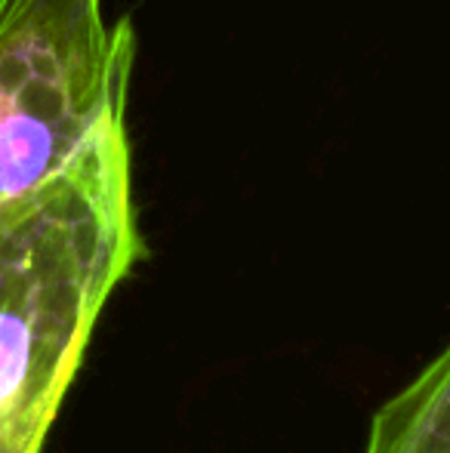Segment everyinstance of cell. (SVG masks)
<instances>
[{
    "label": "cell",
    "instance_id": "cell-2",
    "mask_svg": "<svg viewBox=\"0 0 450 453\" xmlns=\"http://www.w3.org/2000/svg\"><path fill=\"white\" fill-rule=\"evenodd\" d=\"M130 19L103 0H0V203L59 173L99 120L126 105Z\"/></svg>",
    "mask_w": 450,
    "mask_h": 453
},
{
    "label": "cell",
    "instance_id": "cell-3",
    "mask_svg": "<svg viewBox=\"0 0 450 453\" xmlns=\"http://www.w3.org/2000/svg\"><path fill=\"white\" fill-rule=\"evenodd\" d=\"M364 453H450V342L373 413Z\"/></svg>",
    "mask_w": 450,
    "mask_h": 453
},
{
    "label": "cell",
    "instance_id": "cell-1",
    "mask_svg": "<svg viewBox=\"0 0 450 453\" xmlns=\"http://www.w3.org/2000/svg\"><path fill=\"white\" fill-rule=\"evenodd\" d=\"M126 105L50 180L0 203V453H41L114 287L145 257Z\"/></svg>",
    "mask_w": 450,
    "mask_h": 453
}]
</instances>
